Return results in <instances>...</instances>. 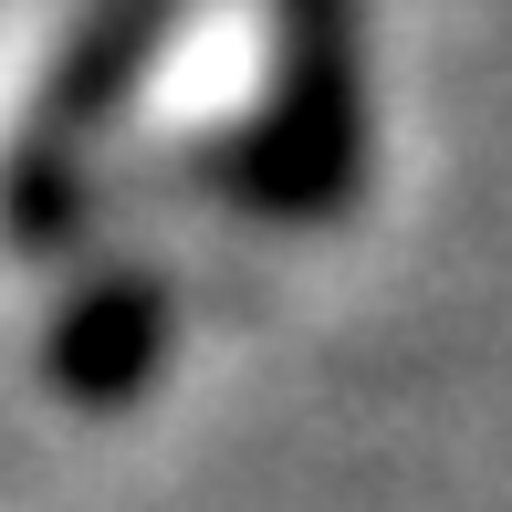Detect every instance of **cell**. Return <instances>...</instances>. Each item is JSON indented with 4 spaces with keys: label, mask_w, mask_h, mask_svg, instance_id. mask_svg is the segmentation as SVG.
Returning <instances> with one entry per match:
<instances>
[{
    "label": "cell",
    "mask_w": 512,
    "mask_h": 512,
    "mask_svg": "<svg viewBox=\"0 0 512 512\" xmlns=\"http://www.w3.org/2000/svg\"><path fill=\"white\" fill-rule=\"evenodd\" d=\"M366 178V0H272V84L230 147L262 220H335Z\"/></svg>",
    "instance_id": "cell-1"
},
{
    "label": "cell",
    "mask_w": 512,
    "mask_h": 512,
    "mask_svg": "<svg viewBox=\"0 0 512 512\" xmlns=\"http://www.w3.org/2000/svg\"><path fill=\"white\" fill-rule=\"evenodd\" d=\"M168 21H178V0H95V11L74 21V42H63L53 84H42V105H32V136L11 147V178H0L21 251H53L63 230L84 220V147H95L115 115H126V95L147 84Z\"/></svg>",
    "instance_id": "cell-2"
},
{
    "label": "cell",
    "mask_w": 512,
    "mask_h": 512,
    "mask_svg": "<svg viewBox=\"0 0 512 512\" xmlns=\"http://www.w3.org/2000/svg\"><path fill=\"white\" fill-rule=\"evenodd\" d=\"M168 335H178L168 283H147V272H105L95 293L63 304L53 345H42V377H53L74 408H126V398H147V377L168 366Z\"/></svg>",
    "instance_id": "cell-3"
}]
</instances>
